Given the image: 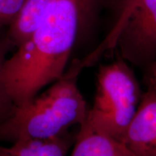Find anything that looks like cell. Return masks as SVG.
Masks as SVG:
<instances>
[{
    "label": "cell",
    "instance_id": "obj_1",
    "mask_svg": "<svg viewBox=\"0 0 156 156\" xmlns=\"http://www.w3.org/2000/svg\"><path fill=\"white\" fill-rule=\"evenodd\" d=\"M79 23L77 0H55L37 30L5 60L2 78L16 106L64 75Z\"/></svg>",
    "mask_w": 156,
    "mask_h": 156
},
{
    "label": "cell",
    "instance_id": "obj_2",
    "mask_svg": "<svg viewBox=\"0 0 156 156\" xmlns=\"http://www.w3.org/2000/svg\"><path fill=\"white\" fill-rule=\"evenodd\" d=\"M83 67L82 60H75L46 92L16 106L12 115L0 124V141L49 139L83 124L89 109L77 85V75Z\"/></svg>",
    "mask_w": 156,
    "mask_h": 156
},
{
    "label": "cell",
    "instance_id": "obj_3",
    "mask_svg": "<svg viewBox=\"0 0 156 156\" xmlns=\"http://www.w3.org/2000/svg\"><path fill=\"white\" fill-rule=\"evenodd\" d=\"M97 79L94 103L85 121L121 141L141 101L139 83L123 59L102 66Z\"/></svg>",
    "mask_w": 156,
    "mask_h": 156
},
{
    "label": "cell",
    "instance_id": "obj_4",
    "mask_svg": "<svg viewBox=\"0 0 156 156\" xmlns=\"http://www.w3.org/2000/svg\"><path fill=\"white\" fill-rule=\"evenodd\" d=\"M116 46L124 59L149 66L156 59V0H136L119 19L103 44L88 56L96 60L105 49Z\"/></svg>",
    "mask_w": 156,
    "mask_h": 156
},
{
    "label": "cell",
    "instance_id": "obj_5",
    "mask_svg": "<svg viewBox=\"0 0 156 156\" xmlns=\"http://www.w3.org/2000/svg\"><path fill=\"white\" fill-rule=\"evenodd\" d=\"M136 156H156V91L142 95L137 110L121 140Z\"/></svg>",
    "mask_w": 156,
    "mask_h": 156
},
{
    "label": "cell",
    "instance_id": "obj_6",
    "mask_svg": "<svg viewBox=\"0 0 156 156\" xmlns=\"http://www.w3.org/2000/svg\"><path fill=\"white\" fill-rule=\"evenodd\" d=\"M70 156H136L120 140L88 124H82Z\"/></svg>",
    "mask_w": 156,
    "mask_h": 156
},
{
    "label": "cell",
    "instance_id": "obj_7",
    "mask_svg": "<svg viewBox=\"0 0 156 156\" xmlns=\"http://www.w3.org/2000/svg\"><path fill=\"white\" fill-rule=\"evenodd\" d=\"M55 0H26L9 24L7 39L18 46L37 30L48 8Z\"/></svg>",
    "mask_w": 156,
    "mask_h": 156
},
{
    "label": "cell",
    "instance_id": "obj_8",
    "mask_svg": "<svg viewBox=\"0 0 156 156\" xmlns=\"http://www.w3.org/2000/svg\"><path fill=\"white\" fill-rule=\"evenodd\" d=\"M73 143L69 134L49 138H23L10 147L0 145V156H67Z\"/></svg>",
    "mask_w": 156,
    "mask_h": 156
},
{
    "label": "cell",
    "instance_id": "obj_9",
    "mask_svg": "<svg viewBox=\"0 0 156 156\" xmlns=\"http://www.w3.org/2000/svg\"><path fill=\"white\" fill-rule=\"evenodd\" d=\"M10 44L7 38H0V124L5 122L12 115L16 108V105L7 92L2 78V70L4 62L6 60L5 55Z\"/></svg>",
    "mask_w": 156,
    "mask_h": 156
},
{
    "label": "cell",
    "instance_id": "obj_10",
    "mask_svg": "<svg viewBox=\"0 0 156 156\" xmlns=\"http://www.w3.org/2000/svg\"><path fill=\"white\" fill-rule=\"evenodd\" d=\"M26 0H0V29L9 25Z\"/></svg>",
    "mask_w": 156,
    "mask_h": 156
},
{
    "label": "cell",
    "instance_id": "obj_11",
    "mask_svg": "<svg viewBox=\"0 0 156 156\" xmlns=\"http://www.w3.org/2000/svg\"><path fill=\"white\" fill-rule=\"evenodd\" d=\"M147 85L148 88L156 91V59L148 66Z\"/></svg>",
    "mask_w": 156,
    "mask_h": 156
},
{
    "label": "cell",
    "instance_id": "obj_12",
    "mask_svg": "<svg viewBox=\"0 0 156 156\" xmlns=\"http://www.w3.org/2000/svg\"><path fill=\"white\" fill-rule=\"evenodd\" d=\"M136 1V0H122V12H121L120 17L119 19L122 18V17H124L128 12V11L131 9V7L133 6Z\"/></svg>",
    "mask_w": 156,
    "mask_h": 156
}]
</instances>
